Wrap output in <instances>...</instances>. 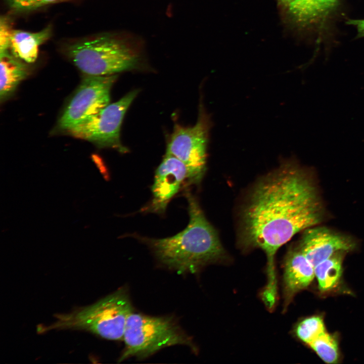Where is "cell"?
<instances>
[{
  "label": "cell",
  "instance_id": "1",
  "mask_svg": "<svg viewBox=\"0 0 364 364\" xmlns=\"http://www.w3.org/2000/svg\"><path fill=\"white\" fill-rule=\"evenodd\" d=\"M323 214L313 183L291 161L257 184L242 213V240L246 247L260 248L266 256L264 300L277 299L275 258L278 249L297 233L320 223Z\"/></svg>",
  "mask_w": 364,
  "mask_h": 364
},
{
  "label": "cell",
  "instance_id": "2",
  "mask_svg": "<svg viewBox=\"0 0 364 364\" xmlns=\"http://www.w3.org/2000/svg\"><path fill=\"white\" fill-rule=\"evenodd\" d=\"M186 194L190 216L187 226L168 238L144 239L161 263L180 274L197 272L225 255L216 231L197 200L189 192Z\"/></svg>",
  "mask_w": 364,
  "mask_h": 364
},
{
  "label": "cell",
  "instance_id": "3",
  "mask_svg": "<svg viewBox=\"0 0 364 364\" xmlns=\"http://www.w3.org/2000/svg\"><path fill=\"white\" fill-rule=\"evenodd\" d=\"M133 311L127 291L121 288L90 305L55 315L54 323L39 325L37 331L41 334L54 330H80L108 340H123L127 318Z\"/></svg>",
  "mask_w": 364,
  "mask_h": 364
},
{
  "label": "cell",
  "instance_id": "4",
  "mask_svg": "<svg viewBox=\"0 0 364 364\" xmlns=\"http://www.w3.org/2000/svg\"><path fill=\"white\" fill-rule=\"evenodd\" d=\"M123 340L125 347L120 361L131 357L145 358L163 348L176 345L195 348L190 337L172 317L133 311L127 318Z\"/></svg>",
  "mask_w": 364,
  "mask_h": 364
},
{
  "label": "cell",
  "instance_id": "5",
  "mask_svg": "<svg viewBox=\"0 0 364 364\" xmlns=\"http://www.w3.org/2000/svg\"><path fill=\"white\" fill-rule=\"evenodd\" d=\"M67 53L75 66L88 75L116 74L133 69L139 61L136 53L124 41L105 35L72 44Z\"/></svg>",
  "mask_w": 364,
  "mask_h": 364
},
{
  "label": "cell",
  "instance_id": "6",
  "mask_svg": "<svg viewBox=\"0 0 364 364\" xmlns=\"http://www.w3.org/2000/svg\"><path fill=\"white\" fill-rule=\"evenodd\" d=\"M211 126L210 118L201 105L196 123L188 127L175 125L167 144L166 154L176 157L186 165L190 184H199L205 172Z\"/></svg>",
  "mask_w": 364,
  "mask_h": 364
},
{
  "label": "cell",
  "instance_id": "7",
  "mask_svg": "<svg viewBox=\"0 0 364 364\" xmlns=\"http://www.w3.org/2000/svg\"><path fill=\"white\" fill-rule=\"evenodd\" d=\"M138 93L137 89L129 92L67 130L68 132L100 148H112L121 153L125 152L126 149L120 139V128L125 113Z\"/></svg>",
  "mask_w": 364,
  "mask_h": 364
},
{
  "label": "cell",
  "instance_id": "8",
  "mask_svg": "<svg viewBox=\"0 0 364 364\" xmlns=\"http://www.w3.org/2000/svg\"><path fill=\"white\" fill-rule=\"evenodd\" d=\"M117 77L116 74L85 76L59 120V128L67 131L108 106Z\"/></svg>",
  "mask_w": 364,
  "mask_h": 364
},
{
  "label": "cell",
  "instance_id": "9",
  "mask_svg": "<svg viewBox=\"0 0 364 364\" xmlns=\"http://www.w3.org/2000/svg\"><path fill=\"white\" fill-rule=\"evenodd\" d=\"M355 242L350 238L326 227H311L305 230L299 248L313 266L338 252L351 251Z\"/></svg>",
  "mask_w": 364,
  "mask_h": 364
},
{
  "label": "cell",
  "instance_id": "10",
  "mask_svg": "<svg viewBox=\"0 0 364 364\" xmlns=\"http://www.w3.org/2000/svg\"><path fill=\"white\" fill-rule=\"evenodd\" d=\"M188 178L186 165L176 157L166 154L157 168L152 186L153 200L150 210L162 213L168 203Z\"/></svg>",
  "mask_w": 364,
  "mask_h": 364
},
{
  "label": "cell",
  "instance_id": "11",
  "mask_svg": "<svg viewBox=\"0 0 364 364\" xmlns=\"http://www.w3.org/2000/svg\"><path fill=\"white\" fill-rule=\"evenodd\" d=\"M284 266L283 296L285 308L296 293L309 285L315 274L313 266L299 247L289 250Z\"/></svg>",
  "mask_w": 364,
  "mask_h": 364
},
{
  "label": "cell",
  "instance_id": "12",
  "mask_svg": "<svg viewBox=\"0 0 364 364\" xmlns=\"http://www.w3.org/2000/svg\"><path fill=\"white\" fill-rule=\"evenodd\" d=\"M52 32L51 25L37 32L13 30L10 42V52L22 61L33 63L37 59L39 46L50 37Z\"/></svg>",
  "mask_w": 364,
  "mask_h": 364
},
{
  "label": "cell",
  "instance_id": "13",
  "mask_svg": "<svg viewBox=\"0 0 364 364\" xmlns=\"http://www.w3.org/2000/svg\"><path fill=\"white\" fill-rule=\"evenodd\" d=\"M338 0H296L288 6L295 20L301 24L321 22L335 9Z\"/></svg>",
  "mask_w": 364,
  "mask_h": 364
},
{
  "label": "cell",
  "instance_id": "14",
  "mask_svg": "<svg viewBox=\"0 0 364 364\" xmlns=\"http://www.w3.org/2000/svg\"><path fill=\"white\" fill-rule=\"evenodd\" d=\"M0 97L3 101L15 90L20 82L28 73L27 65L14 56L9 51L0 54Z\"/></svg>",
  "mask_w": 364,
  "mask_h": 364
},
{
  "label": "cell",
  "instance_id": "15",
  "mask_svg": "<svg viewBox=\"0 0 364 364\" xmlns=\"http://www.w3.org/2000/svg\"><path fill=\"white\" fill-rule=\"evenodd\" d=\"M338 252L314 267L320 289L329 290L335 287L342 274L343 253Z\"/></svg>",
  "mask_w": 364,
  "mask_h": 364
},
{
  "label": "cell",
  "instance_id": "16",
  "mask_svg": "<svg viewBox=\"0 0 364 364\" xmlns=\"http://www.w3.org/2000/svg\"><path fill=\"white\" fill-rule=\"evenodd\" d=\"M309 345L325 362L334 363L338 360V345L334 336L325 332L315 338Z\"/></svg>",
  "mask_w": 364,
  "mask_h": 364
},
{
  "label": "cell",
  "instance_id": "17",
  "mask_svg": "<svg viewBox=\"0 0 364 364\" xmlns=\"http://www.w3.org/2000/svg\"><path fill=\"white\" fill-rule=\"evenodd\" d=\"M297 336L309 345L315 338L325 332L323 318L312 316L301 321L296 328Z\"/></svg>",
  "mask_w": 364,
  "mask_h": 364
},
{
  "label": "cell",
  "instance_id": "18",
  "mask_svg": "<svg viewBox=\"0 0 364 364\" xmlns=\"http://www.w3.org/2000/svg\"><path fill=\"white\" fill-rule=\"evenodd\" d=\"M9 7L15 11L28 12L41 7L65 0H6Z\"/></svg>",
  "mask_w": 364,
  "mask_h": 364
},
{
  "label": "cell",
  "instance_id": "19",
  "mask_svg": "<svg viewBox=\"0 0 364 364\" xmlns=\"http://www.w3.org/2000/svg\"><path fill=\"white\" fill-rule=\"evenodd\" d=\"M13 30L10 20L7 17L2 16L0 20V54L9 50Z\"/></svg>",
  "mask_w": 364,
  "mask_h": 364
},
{
  "label": "cell",
  "instance_id": "20",
  "mask_svg": "<svg viewBox=\"0 0 364 364\" xmlns=\"http://www.w3.org/2000/svg\"><path fill=\"white\" fill-rule=\"evenodd\" d=\"M348 23L356 28L359 36H364V19L351 20H349Z\"/></svg>",
  "mask_w": 364,
  "mask_h": 364
},
{
  "label": "cell",
  "instance_id": "21",
  "mask_svg": "<svg viewBox=\"0 0 364 364\" xmlns=\"http://www.w3.org/2000/svg\"><path fill=\"white\" fill-rule=\"evenodd\" d=\"M296 1V0H279L282 4L287 5L288 6Z\"/></svg>",
  "mask_w": 364,
  "mask_h": 364
}]
</instances>
